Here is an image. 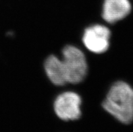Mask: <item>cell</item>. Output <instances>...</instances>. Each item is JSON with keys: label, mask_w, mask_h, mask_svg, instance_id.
Masks as SVG:
<instances>
[{"label": "cell", "mask_w": 133, "mask_h": 132, "mask_svg": "<svg viewBox=\"0 0 133 132\" xmlns=\"http://www.w3.org/2000/svg\"><path fill=\"white\" fill-rule=\"evenodd\" d=\"M102 107L118 121L130 124L133 121V88L124 81L116 82L107 93Z\"/></svg>", "instance_id": "cell-1"}, {"label": "cell", "mask_w": 133, "mask_h": 132, "mask_svg": "<svg viewBox=\"0 0 133 132\" xmlns=\"http://www.w3.org/2000/svg\"><path fill=\"white\" fill-rule=\"evenodd\" d=\"M67 83L78 84L84 80L88 74L85 55L79 48L67 45L62 51V57Z\"/></svg>", "instance_id": "cell-2"}, {"label": "cell", "mask_w": 133, "mask_h": 132, "mask_svg": "<svg viewBox=\"0 0 133 132\" xmlns=\"http://www.w3.org/2000/svg\"><path fill=\"white\" fill-rule=\"evenodd\" d=\"M82 99L78 94L66 91L56 97L54 103V112L63 121H75L81 116Z\"/></svg>", "instance_id": "cell-3"}, {"label": "cell", "mask_w": 133, "mask_h": 132, "mask_svg": "<svg viewBox=\"0 0 133 132\" xmlns=\"http://www.w3.org/2000/svg\"><path fill=\"white\" fill-rule=\"evenodd\" d=\"M110 29L106 26L96 24L84 30L82 41L90 52L95 54H102L110 47Z\"/></svg>", "instance_id": "cell-4"}, {"label": "cell", "mask_w": 133, "mask_h": 132, "mask_svg": "<svg viewBox=\"0 0 133 132\" xmlns=\"http://www.w3.org/2000/svg\"><path fill=\"white\" fill-rule=\"evenodd\" d=\"M132 10L129 0H103L102 18L109 24H115L124 19Z\"/></svg>", "instance_id": "cell-5"}, {"label": "cell", "mask_w": 133, "mask_h": 132, "mask_svg": "<svg viewBox=\"0 0 133 132\" xmlns=\"http://www.w3.org/2000/svg\"><path fill=\"white\" fill-rule=\"evenodd\" d=\"M44 70L47 78L53 84L62 86L67 84L62 58L55 55H49L45 61Z\"/></svg>", "instance_id": "cell-6"}]
</instances>
